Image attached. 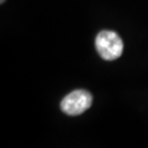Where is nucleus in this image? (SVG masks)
Returning <instances> with one entry per match:
<instances>
[{"mask_svg": "<svg viewBox=\"0 0 148 148\" xmlns=\"http://www.w3.org/2000/svg\"><path fill=\"white\" fill-rule=\"evenodd\" d=\"M92 96L85 90H76L64 97L61 102V110L67 115H79L90 108Z\"/></svg>", "mask_w": 148, "mask_h": 148, "instance_id": "2", "label": "nucleus"}, {"mask_svg": "<svg viewBox=\"0 0 148 148\" xmlns=\"http://www.w3.org/2000/svg\"><path fill=\"white\" fill-rule=\"evenodd\" d=\"M95 48L99 56L106 61H114L122 55L123 42L114 31H101L95 38Z\"/></svg>", "mask_w": 148, "mask_h": 148, "instance_id": "1", "label": "nucleus"}, {"mask_svg": "<svg viewBox=\"0 0 148 148\" xmlns=\"http://www.w3.org/2000/svg\"><path fill=\"white\" fill-rule=\"evenodd\" d=\"M4 1H5V0H0V2H1V4H3V3H4Z\"/></svg>", "mask_w": 148, "mask_h": 148, "instance_id": "3", "label": "nucleus"}]
</instances>
